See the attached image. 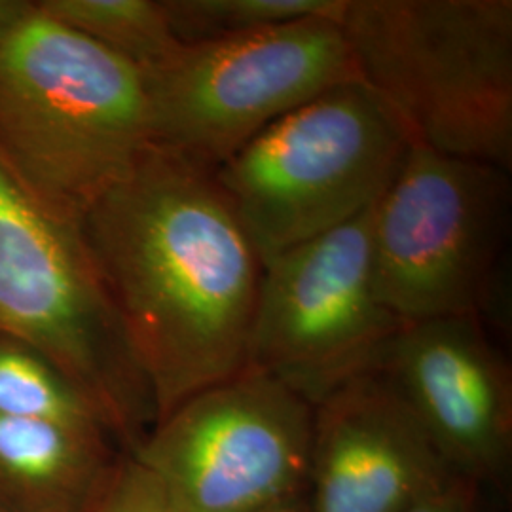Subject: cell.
<instances>
[{"label": "cell", "instance_id": "5b68a950", "mask_svg": "<svg viewBox=\"0 0 512 512\" xmlns=\"http://www.w3.org/2000/svg\"><path fill=\"white\" fill-rule=\"evenodd\" d=\"M412 139L361 78L319 93L213 169L260 258L374 207Z\"/></svg>", "mask_w": 512, "mask_h": 512}, {"label": "cell", "instance_id": "ba28073f", "mask_svg": "<svg viewBox=\"0 0 512 512\" xmlns=\"http://www.w3.org/2000/svg\"><path fill=\"white\" fill-rule=\"evenodd\" d=\"M313 404L255 370L207 387L154 423L133 454L177 512H268L304 499Z\"/></svg>", "mask_w": 512, "mask_h": 512}, {"label": "cell", "instance_id": "e0dca14e", "mask_svg": "<svg viewBox=\"0 0 512 512\" xmlns=\"http://www.w3.org/2000/svg\"><path fill=\"white\" fill-rule=\"evenodd\" d=\"M482 488L475 482L458 478L444 492L427 499L410 512H480Z\"/></svg>", "mask_w": 512, "mask_h": 512}, {"label": "cell", "instance_id": "3957f363", "mask_svg": "<svg viewBox=\"0 0 512 512\" xmlns=\"http://www.w3.org/2000/svg\"><path fill=\"white\" fill-rule=\"evenodd\" d=\"M340 23L414 145L511 173V0H348Z\"/></svg>", "mask_w": 512, "mask_h": 512}, {"label": "cell", "instance_id": "9c48e42d", "mask_svg": "<svg viewBox=\"0 0 512 512\" xmlns=\"http://www.w3.org/2000/svg\"><path fill=\"white\" fill-rule=\"evenodd\" d=\"M372 213L262 258L245 368L313 406L374 370L403 327L376 291Z\"/></svg>", "mask_w": 512, "mask_h": 512}, {"label": "cell", "instance_id": "4fadbf2b", "mask_svg": "<svg viewBox=\"0 0 512 512\" xmlns=\"http://www.w3.org/2000/svg\"><path fill=\"white\" fill-rule=\"evenodd\" d=\"M37 8L143 73L164 65L183 46L169 27L162 0H37Z\"/></svg>", "mask_w": 512, "mask_h": 512}, {"label": "cell", "instance_id": "8992f818", "mask_svg": "<svg viewBox=\"0 0 512 512\" xmlns=\"http://www.w3.org/2000/svg\"><path fill=\"white\" fill-rule=\"evenodd\" d=\"M511 173L412 145L372 213L374 281L403 323L490 304L511 226Z\"/></svg>", "mask_w": 512, "mask_h": 512}, {"label": "cell", "instance_id": "d6986e66", "mask_svg": "<svg viewBox=\"0 0 512 512\" xmlns=\"http://www.w3.org/2000/svg\"><path fill=\"white\" fill-rule=\"evenodd\" d=\"M268 512H308V509H306V499H298V501H294V503L277 507L274 511Z\"/></svg>", "mask_w": 512, "mask_h": 512}, {"label": "cell", "instance_id": "2e32d148", "mask_svg": "<svg viewBox=\"0 0 512 512\" xmlns=\"http://www.w3.org/2000/svg\"><path fill=\"white\" fill-rule=\"evenodd\" d=\"M88 512H177L162 478L133 454H120Z\"/></svg>", "mask_w": 512, "mask_h": 512}, {"label": "cell", "instance_id": "7a4b0ae2", "mask_svg": "<svg viewBox=\"0 0 512 512\" xmlns=\"http://www.w3.org/2000/svg\"><path fill=\"white\" fill-rule=\"evenodd\" d=\"M148 147L139 67L38 8L0 44V158L48 209L80 222Z\"/></svg>", "mask_w": 512, "mask_h": 512}, {"label": "cell", "instance_id": "8fae6325", "mask_svg": "<svg viewBox=\"0 0 512 512\" xmlns=\"http://www.w3.org/2000/svg\"><path fill=\"white\" fill-rule=\"evenodd\" d=\"M458 478L376 370L313 406L308 512H410Z\"/></svg>", "mask_w": 512, "mask_h": 512}, {"label": "cell", "instance_id": "277c9868", "mask_svg": "<svg viewBox=\"0 0 512 512\" xmlns=\"http://www.w3.org/2000/svg\"><path fill=\"white\" fill-rule=\"evenodd\" d=\"M0 334L37 349L73 382L131 452L156 423L80 222L48 209L0 158Z\"/></svg>", "mask_w": 512, "mask_h": 512}, {"label": "cell", "instance_id": "ffe728a7", "mask_svg": "<svg viewBox=\"0 0 512 512\" xmlns=\"http://www.w3.org/2000/svg\"><path fill=\"white\" fill-rule=\"evenodd\" d=\"M0 512H2V511H0Z\"/></svg>", "mask_w": 512, "mask_h": 512}, {"label": "cell", "instance_id": "30bf717a", "mask_svg": "<svg viewBox=\"0 0 512 512\" xmlns=\"http://www.w3.org/2000/svg\"><path fill=\"white\" fill-rule=\"evenodd\" d=\"M452 471L503 486L512 463V380L475 315L403 323L376 366Z\"/></svg>", "mask_w": 512, "mask_h": 512}, {"label": "cell", "instance_id": "6da1fadb", "mask_svg": "<svg viewBox=\"0 0 512 512\" xmlns=\"http://www.w3.org/2000/svg\"><path fill=\"white\" fill-rule=\"evenodd\" d=\"M80 228L156 421L245 370L262 258L213 169L148 147Z\"/></svg>", "mask_w": 512, "mask_h": 512}, {"label": "cell", "instance_id": "ac0fdd59", "mask_svg": "<svg viewBox=\"0 0 512 512\" xmlns=\"http://www.w3.org/2000/svg\"><path fill=\"white\" fill-rule=\"evenodd\" d=\"M35 14V0H0V44H4Z\"/></svg>", "mask_w": 512, "mask_h": 512}, {"label": "cell", "instance_id": "52a82bcc", "mask_svg": "<svg viewBox=\"0 0 512 512\" xmlns=\"http://www.w3.org/2000/svg\"><path fill=\"white\" fill-rule=\"evenodd\" d=\"M147 76L152 147L215 169L256 133L359 73L340 19L181 46Z\"/></svg>", "mask_w": 512, "mask_h": 512}, {"label": "cell", "instance_id": "7c38bea8", "mask_svg": "<svg viewBox=\"0 0 512 512\" xmlns=\"http://www.w3.org/2000/svg\"><path fill=\"white\" fill-rule=\"evenodd\" d=\"M120 454L103 437L0 416V511L88 512Z\"/></svg>", "mask_w": 512, "mask_h": 512}, {"label": "cell", "instance_id": "5bb4252c", "mask_svg": "<svg viewBox=\"0 0 512 512\" xmlns=\"http://www.w3.org/2000/svg\"><path fill=\"white\" fill-rule=\"evenodd\" d=\"M0 416L50 421L114 442L101 414L57 366L37 349L2 334Z\"/></svg>", "mask_w": 512, "mask_h": 512}, {"label": "cell", "instance_id": "9a60e30c", "mask_svg": "<svg viewBox=\"0 0 512 512\" xmlns=\"http://www.w3.org/2000/svg\"><path fill=\"white\" fill-rule=\"evenodd\" d=\"M175 38L188 44L253 35L308 18L342 19L348 0H162Z\"/></svg>", "mask_w": 512, "mask_h": 512}]
</instances>
